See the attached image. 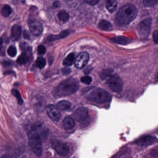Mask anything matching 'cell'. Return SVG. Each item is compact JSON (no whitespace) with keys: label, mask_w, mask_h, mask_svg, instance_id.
Wrapping results in <instances>:
<instances>
[{"label":"cell","mask_w":158,"mask_h":158,"mask_svg":"<svg viewBox=\"0 0 158 158\" xmlns=\"http://www.w3.org/2000/svg\"><path fill=\"white\" fill-rule=\"evenodd\" d=\"M158 2V0H143L144 5L147 7L153 6Z\"/></svg>","instance_id":"obj_27"},{"label":"cell","mask_w":158,"mask_h":158,"mask_svg":"<svg viewBox=\"0 0 158 158\" xmlns=\"http://www.w3.org/2000/svg\"><path fill=\"white\" fill-rule=\"evenodd\" d=\"M28 26L31 32L34 36H40L42 33L43 28L41 24L38 20L35 19L30 20Z\"/></svg>","instance_id":"obj_10"},{"label":"cell","mask_w":158,"mask_h":158,"mask_svg":"<svg viewBox=\"0 0 158 158\" xmlns=\"http://www.w3.org/2000/svg\"><path fill=\"white\" fill-rule=\"evenodd\" d=\"M100 0H84L85 2L91 5L94 6L97 4Z\"/></svg>","instance_id":"obj_31"},{"label":"cell","mask_w":158,"mask_h":158,"mask_svg":"<svg viewBox=\"0 0 158 158\" xmlns=\"http://www.w3.org/2000/svg\"><path fill=\"white\" fill-rule=\"evenodd\" d=\"M73 115L77 121L81 123H85L89 118V111L86 108H79L74 111Z\"/></svg>","instance_id":"obj_9"},{"label":"cell","mask_w":158,"mask_h":158,"mask_svg":"<svg viewBox=\"0 0 158 158\" xmlns=\"http://www.w3.org/2000/svg\"><path fill=\"white\" fill-rule=\"evenodd\" d=\"M70 69L65 68L63 69V74L65 75H67V74H69L70 72Z\"/></svg>","instance_id":"obj_34"},{"label":"cell","mask_w":158,"mask_h":158,"mask_svg":"<svg viewBox=\"0 0 158 158\" xmlns=\"http://www.w3.org/2000/svg\"><path fill=\"white\" fill-rule=\"evenodd\" d=\"M137 15L136 6L131 4H127L122 6L117 13L115 19L116 24L121 27L129 25Z\"/></svg>","instance_id":"obj_1"},{"label":"cell","mask_w":158,"mask_h":158,"mask_svg":"<svg viewBox=\"0 0 158 158\" xmlns=\"http://www.w3.org/2000/svg\"><path fill=\"white\" fill-rule=\"evenodd\" d=\"M75 55L73 53H70L65 58L63 62V64L66 66H70L72 65L75 61Z\"/></svg>","instance_id":"obj_20"},{"label":"cell","mask_w":158,"mask_h":158,"mask_svg":"<svg viewBox=\"0 0 158 158\" xmlns=\"http://www.w3.org/2000/svg\"><path fill=\"white\" fill-rule=\"evenodd\" d=\"M57 106L61 110H67L71 108V104L67 100H61L58 103Z\"/></svg>","instance_id":"obj_19"},{"label":"cell","mask_w":158,"mask_h":158,"mask_svg":"<svg viewBox=\"0 0 158 158\" xmlns=\"http://www.w3.org/2000/svg\"><path fill=\"white\" fill-rule=\"evenodd\" d=\"M112 70L111 69H106L101 72L100 74V77L103 80L107 79L110 75H112Z\"/></svg>","instance_id":"obj_26"},{"label":"cell","mask_w":158,"mask_h":158,"mask_svg":"<svg viewBox=\"0 0 158 158\" xmlns=\"http://www.w3.org/2000/svg\"><path fill=\"white\" fill-rule=\"evenodd\" d=\"M106 84L115 93H120L122 90L123 81L117 75H110L107 79Z\"/></svg>","instance_id":"obj_5"},{"label":"cell","mask_w":158,"mask_h":158,"mask_svg":"<svg viewBox=\"0 0 158 158\" xmlns=\"http://www.w3.org/2000/svg\"><path fill=\"white\" fill-rule=\"evenodd\" d=\"M12 93L13 94L16 98L18 104H19V105H21L23 103V99L21 98L19 91H18L17 89H13L12 90Z\"/></svg>","instance_id":"obj_25"},{"label":"cell","mask_w":158,"mask_h":158,"mask_svg":"<svg viewBox=\"0 0 158 158\" xmlns=\"http://www.w3.org/2000/svg\"><path fill=\"white\" fill-rule=\"evenodd\" d=\"M54 5H55V6L56 7H58V6H59V2H55L54 3Z\"/></svg>","instance_id":"obj_36"},{"label":"cell","mask_w":158,"mask_h":158,"mask_svg":"<svg viewBox=\"0 0 158 158\" xmlns=\"http://www.w3.org/2000/svg\"><path fill=\"white\" fill-rule=\"evenodd\" d=\"M155 79H156V81L158 82V71L156 75V78H155Z\"/></svg>","instance_id":"obj_38"},{"label":"cell","mask_w":158,"mask_h":158,"mask_svg":"<svg viewBox=\"0 0 158 158\" xmlns=\"http://www.w3.org/2000/svg\"><path fill=\"white\" fill-rule=\"evenodd\" d=\"M23 36H24L25 39H27V40H29L30 38L28 32L27 31H24V32H23Z\"/></svg>","instance_id":"obj_33"},{"label":"cell","mask_w":158,"mask_h":158,"mask_svg":"<svg viewBox=\"0 0 158 158\" xmlns=\"http://www.w3.org/2000/svg\"><path fill=\"white\" fill-rule=\"evenodd\" d=\"M46 64V61L42 57H39L36 60V65L39 68L43 69Z\"/></svg>","instance_id":"obj_24"},{"label":"cell","mask_w":158,"mask_h":158,"mask_svg":"<svg viewBox=\"0 0 158 158\" xmlns=\"http://www.w3.org/2000/svg\"><path fill=\"white\" fill-rule=\"evenodd\" d=\"M46 52V49L43 45H41L38 47V52L39 55H43Z\"/></svg>","instance_id":"obj_30"},{"label":"cell","mask_w":158,"mask_h":158,"mask_svg":"<svg viewBox=\"0 0 158 158\" xmlns=\"http://www.w3.org/2000/svg\"><path fill=\"white\" fill-rule=\"evenodd\" d=\"M89 60V55L86 52L80 53L75 60V65L78 69H81L86 66Z\"/></svg>","instance_id":"obj_11"},{"label":"cell","mask_w":158,"mask_h":158,"mask_svg":"<svg viewBox=\"0 0 158 158\" xmlns=\"http://www.w3.org/2000/svg\"><path fill=\"white\" fill-rule=\"evenodd\" d=\"M157 138L150 135L142 136L135 141L136 144L142 147H148L158 142Z\"/></svg>","instance_id":"obj_8"},{"label":"cell","mask_w":158,"mask_h":158,"mask_svg":"<svg viewBox=\"0 0 158 158\" xmlns=\"http://www.w3.org/2000/svg\"><path fill=\"white\" fill-rule=\"evenodd\" d=\"M153 38L155 43L158 44V30L156 31L153 33Z\"/></svg>","instance_id":"obj_32"},{"label":"cell","mask_w":158,"mask_h":158,"mask_svg":"<svg viewBox=\"0 0 158 158\" xmlns=\"http://www.w3.org/2000/svg\"><path fill=\"white\" fill-rule=\"evenodd\" d=\"M28 55L25 53H22L17 60V63L19 65H23L26 64L28 61Z\"/></svg>","instance_id":"obj_22"},{"label":"cell","mask_w":158,"mask_h":158,"mask_svg":"<svg viewBox=\"0 0 158 158\" xmlns=\"http://www.w3.org/2000/svg\"></svg>","instance_id":"obj_39"},{"label":"cell","mask_w":158,"mask_h":158,"mask_svg":"<svg viewBox=\"0 0 158 158\" xmlns=\"http://www.w3.org/2000/svg\"><path fill=\"white\" fill-rule=\"evenodd\" d=\"M98 28L102 30L109 31L113 29V26L109 21L103 19L99 22Z\"/></svg>","instance_id":"obj_17"},{"label":"cell","mask_w":158,"mask_h":158,"mask_svg":"<svg viewBox=\"0 0 158 158\" xmlns=\"http://www.w3.org/2000/svg\"><path fill=\"white\" fill-rule=\"evenodd\" d=\"M70 31L65 30L62 31L58 35H51L48 37V40L50 41L55 40H58V39H61V38H65L67 37L69 34L70 33Z\"/></svg>","instance_id":"obj_18"},{"label":"cell","mask_w":158,"mask_h":158,"mask_svg":"<svg viewBox=\"0 0 158 158\" xmlns=\"http://www.w3.org/2000/svg\"><path fill=\"white\" fill-rule=\"evenodd\" d=\"M79 83L76 79L70 78L65 80L56 87L53 94L56 97L66 96L77 92Z\"/></svg>","instance_id":"obj_2"},{"label":"cell","mask_w":158,"mask_h":158,"mask_svg":"<svg viewBox=\"0 0 158 158\" xmlns=\"http://www.w3.org/2000/svg\"><path fill=\"white\" fill-rule=\"evenodd\" d=\"M46 111L49 118L54 122H58L61 118L59 110L53 105H49L46 107Z\"/></svg>","instance_id":"obj_12"},{"label":"cell","mask_w":158,"mask_h":158,"mask_svg":"<svg viewBox=\"0 0 158 158\" xmlns=\"http://www.w3.org/2000/svg\"><path fill=\"white\" fill-rule=\"evenodd\" d=\"M75 123L73 118L70 117H67L63 121V126L66 131L72 130L75 126Z\"/></svg>","instance_id":"obj_15"},{"label":"cell","mask_w":158,"mask_h":158,"mask_svg":"<svg viewBox=\"0 0 158 158\" xmlns=\"http://www.w3.org/2000/svg\"><path fill=\"white\" fill-rule=\"evenodd\" d=\"M21 35V27L18 25H15L11 29V37L14 40L17 41Z\"/></svg>","instance_id":"obj_14"},{"label":"cell","mask_w":158,"mask_h":158,"mask_svg":"<svg viewBox=\"0 0 158 158\" xmlns=\"http://www.w3.org/2000/svg\"><path fill=\"white\" fill-rule=\"evenodd\" d=\"M7 53L11 57H14L16 55L17 50L15 47L14 46H11L7 50Z\"/></svg>","instance_id":"obj_28"},{"label":"cell","mask_w":158,"mask_h":158,"mask_svg":"<svg viewBox=\"0 0 158 158\" xmlns=\"http://www.w3.org/2000/svg\"><path fill=\"white\" fill-rule=\"evenodd\" d=\"M92 78L90 77H88V76H86V77H83L81 79V81L83 83L85 84L89 85L92 81Z\"/></svg>","instance_id":"obj_29"},{"label":"cell","mask_w":158,"mask_h":158,"mask_svg":"<svg viewBox=\"0 0 158 158\" xmlns=\"http://www.w3.org/2000/svg\"><path fill=\"white\" fill-rule=\"evenodd\" d=\"M12 13V9L8 5H5L2 9V14L4 17H6Z\"/></svg>","instance_id":"obj_23"},{"label":"cell","mask_w":158,"mask_h":158,"mask_svg":"<svg viewBox=\"0 0 158 158\" xmlns=\"http://www.w3.org/2000/svg\"><path fill=\"white\" fill-rule=\"evenodd\" d=\"M52 147L57 153L61 156H66L70 152V148L65 142L54 140L52 143Z\"/></svg>","instance_id":"obj_7"},{"label":"cell","mask_w":158,"mask_h":158,"mask_svg":"<svg viewBox=\"0 0 158 158\" xmlns=\"http://www.w3.org/2000/svg\"><path fill=\"white\" fill-rule=\"evenodd\" d=\"M118 0H106V6L110 13H113L117 9Z\"/></svg>","instance_id":"obj_16"},{"label":"cell","mask_w":158,"mask_h":158,"mask_svg":"<svg viewBox=\"0 0 158 158\" xmlns=\"http://www.w3.org/2000/svg\"><path fill=\"white\" fill-rule=\"evenodd\" d=\"M58 18L60 21L65 23L69 19V15L66 11L62 10L58 13Z\"/></svg>","instance_id":"obj_21"},{"label":"cell","mask_w":158,"mask_h":158,"mask_svg":"<svg viewBox=\"0 0 158 158\" xmlns=\"http://www.w3.org/2000/svg\"><path fill=\"white\" fill-rule=\"evenodd\" d=\"M90 68H88L86 69V70H85V72L84 73H86V74H88V73H89V71H90Z\"/></svg>","instance_id":"obj_37"},{"label":"cell","mask_w":158,"mask_h":158,"mask_svg":"<svg viewBox=\"0 0 158 158\" xmlns=\"http://www.w3.org/2000/svg\"><path fill=\"white\" fill-rule=\"evenodd\" d=\"M87 98L90 101L101 104L109 102L111 100V96L105 89L96 88L88 94Z\"/></svg>","instance_id":"obj_4"},{"label":"cell","mask_w":158,"mask_h":158,"mask_svg":"<svg viewBox=\"0 0 158 158\" xmlns=\"http://www.w3.org/2000/svg\"><path fill=\"white\" fill-rule=\"evenodd\" d=\"M110 40L114 43L123 45H127L131 42L130 38L124 36H117L110 39Z\"/></svg>","instance_id":"obj_13"},{"label":"cell","mask_w":158,"mask_h":158,"mask_svg":"<svg viewBox=\"0 0 158 158\" xmlns=\"http://www.w3.org/2000/svg\"><path fill=\"white\" fill-rule=\"evenodd\" d=\"M28 139L32 152L37 157L41 156L42 152V144L41 135L36 127L30 131L28 135Z\"/></svg>","instance_id":"obj_3"},{"label":"cell","mask_w":158,"mask_h":158,"mask_svg":"<svg viewBox=\"0 0 158 158\" xmlns=\"http://www.w3.org/2000/svg\"><path fill=\"white\" fill-rule=\"evenodd\" d=\"M152 20L150 18H146L141 21L137 26V31L139 36L143 38H147L151 31Z\"/></svg>","instance_id":"obj_6"},{"label":"cell","mask_w":158,"mask_h":158,"mask_svg":"<svg viewBox=\"0 0 158 158\" xmlns=\"http://www.w3.org/2000/svg\"><path fill=\"white\" fill-rule=\"evenodd\" d=\"M1 158H11V157L8 155H4Z\"/></svg>","instance_id":"obj_35"}]
</instances>
